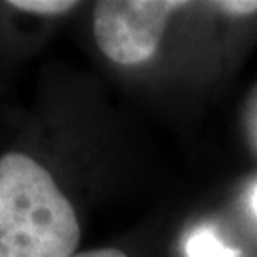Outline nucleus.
<instances>
[{"label":"nucleus","mask_w":257,"mask_h":257,"mask_svg":"<svg viewBox=\"0 0 257 257\" xmlns=\"http://www.w3.org/2000/svg\"><path fill=\"white\" fill-rule=\"evenodd\" d=\"M187 257H238L236 249L227 248L215 232L210 229H198L185 244Z\"/></svg>","instance_id":"obj_3"},{"label":"nucleus","mask_w":257,"mask_h":257,"mask_svg":"<svg viewBox=\"0 0 257 257\" xmlns=\"http://www.w3.org/2000/svg\"><path fill=\"white\" fill-rule=\"evenodd\" d=\"M74 257H128L124 251L114 248H103V249H92V251H82L76 253Z\"/></svg>","instance_id":"obj_6"},{"label":"nucleus","mask_w":257,"mask_h":257,"mask_svg":"<svg viewBox=\"0 0 257 257\" xmlns=\"http://www.w3.org/2000/svg\"><path fill=\"white\" fill-rule=\"evenodd\" d=\"M8 4L21 12L40 14V16H57L78 6V2L73 0H12Z\"/></svg>","instance_id":"obj_4"},{"label":"nucleus","mask_w":257,"mask_h":257,"mask_svg":"<svg viewBox=\"0 0 257 257\" xmlns=\"http://www.w3.org/2000/svg\"><path fill=\"white\" fill-rule=\"evenodd\" d=\"M80 225L46 168L0 156V257H74Z\"/></svg>","instance_id":"obj_1"},{"label":"nucleus","mask_w":257,"mask_h":257,"mask_svg":"<svg viewBox=\"0 0 257 257\" xmlns=\"http://www.w3.org/2000/svg\"><path fill=\"white\" fill-rule=\"evenodd\" d=\"M211 6L232 16H248L257 12V0H219V2H213Z\"/></svg>","instance_id":"obj_5"},{"label":"nucleus","mask_w":257,"mask_h":257,"mask_svg":"<svg viewBox=\"0 0 257 257\" xmlns=\"http://www.w3.org/2000/svg\"><path fill=\"white\" fill-rule=\"evenodd\" d=\"M251 208H253V211H255V215H257V187H255V191H253V194H251Z\"/></svg>","instance_id":"obj_7"},{"label":"nucleus","mask_w":257,"mask_h":257,"mask_svg":"<svg viewBox=\"0 0 257 257\" xmlns=\"http://www.w3.org/2000/svg\"><path fill=\"white\" fill-rule=\"evenodd\" d=\"M181 0H101L93 6L97 46L118 65H141L158 50L170 16Z\"/></svg>","instance_id":"obj_2"}]
</instances>
